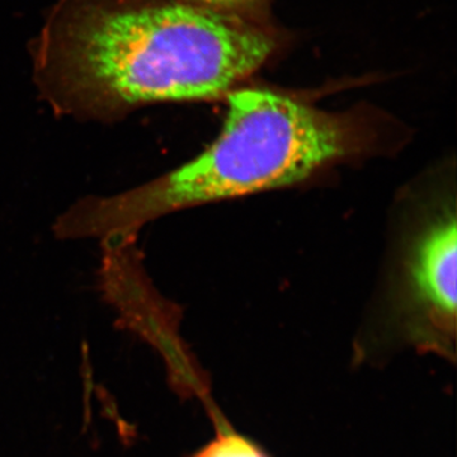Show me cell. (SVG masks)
Listing matches in <instances>:
<instances>
[{"instance_id":"cell-4","label":"cell","mask_w":457,"mask_h":457,"mask_svg":"<svg viewBox=\"0 0 457 457\" xmlns=\"http://www.w3.org/2000/svg\"><path fill=\"white\" fill-rule=\"evenodd\" d=\"M457 224L453 213L418 237L408 269L407 337L417 347L453 357L456 335Z\"/></svg>"},{"instance_id":"cell-6","label":"cell","mask_w":457,"mask_h":457,"mask_svg":"<svg viewBox=\"0 0 457 457\" xmlns=\"http://www.w3.org/2000/svg\"><path fill=\"white\" fill-rule=\"evenodd\" d=\"M200 7L212 9L224 16L263 26L270 0H188Z\"/></svg>"},{"instance_id":"cell-3","label":"cell","mask_w":457,"mask_h":457,"mask_svg":"<svg viewBox=\"0 0 457 457\" xmlns=\"http://www.w3.org/2000/svg\"><path fill=\"white\" fill-rule=\"evenodd\" d=\"M99 245V293L116 314V326L158 352L174 392L204 398L207 376L180 338L179 314L147 276L137 237H108Z\"/></svg>"},{"instance_id":"cell-5","label":"cell","mask_w":457,"mask_h":457,"mask_svg":"<svg viewBox=\"0 0 457 457\" xmlns=\"http://www.w3.org/2000/svg\"><path fill=\"white\" fill-rule=\"evenodd\" d=\"M187 457H270L257 442L230 428H219L215 437Z\"/></svg>"},{"instance_id":"cell-2","label":"cell","mask_w":457,"mask_h":457,"mask_svg":"<svg viewBox=\"0 0 457 457\" xmlns=\"http://www.w3.org/2000/svg\"><path fill=\"white\" fill-rule=\"evenodd\" d=\"M218 139L196 158L137 187L86 196L53 224L60 240L137 237L170 213L287 187L356 154L366 132L345 114L324 112L262 89L231 90Z\"/></svg>"},{"instance_id":"cell-1","label":"cell","mask_w":457,"mask_h":457,"mask_svg":"<svg viewBox=\"0 0 457 457\" xmlns=\"http://www.w3.org/2000/svg\"><path fill=\"white\" fill-rule=\"evenodd\" d=\"M275 49L263 26L188 0H56L29 44L42 101L56 116L102 125L224 97Z\"/></svg>"}]
</instances>
